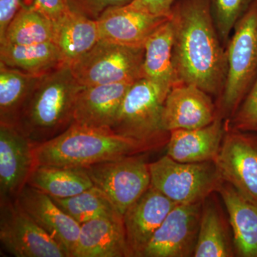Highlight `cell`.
Returning a JSON list of instances; mask_svg holds the SVG:
<instances>
[{"label":"cell","mask_w":257,"mask_h":257,"mask_svg":"<svg viewBox=\"0 0 257 257\" xmlns=\"http://www.w3.org/2000/svg\"><path fill=\"white\" fill-rule=\"evenodd\" d=\"M0 63L33 75L42 76L64 65L53 42L32 45H0Z\"/></svg>","instance_id":"603a6c76"},{"label":"cell","mask_w":257,"mask_h":257,"mask_svg":"<svg viewBox=\"0 0 257 257\" xmlns=\"http://www.w3.org/2000/svg\"><path fill=\"white\" fill-rule=\"evenodd\" d=\"M30 6L53 23L72 11L69 0H32Z\"/></svg>","instance_id":"d6a6232c"},{"label":"cell","mask_w":257,"mask_h":257,"mask_svg":"<svg viewBox=\"0 0 257 257\" xmlns=\"http://www.w3.org/2000/svg\"><path fill=\"white\" fill-rule=\"evenodd\" d=\"M234 124L239 131L257 133V77L236 111Z\"/></svg>","instance_id":"f546056e"},{"label":"cell","mask_w":257,"mask_h":257,"mask_svg":"<svg viewBox=\"0 0 257 257\" xmlns=\"http://www.w3.org/2000/svg\"><path fill=\"white\" fill-rule=\"evenodd\" d=\"M167 155L174 160L187 163L215 161L224 137L220 119L195 130H177L170 132Z\"/></svg>","instance_id":"d6986e66"},{"label":"cell","mask_w":257,"mask_h":257,"mask_svg":"<svg viewBox=\"0 0 257 257\" xmlns=\"http://www.w3.org/2000/svg\"><path fill=\"white\" fill-rule=\"evenodd\" d=\"M223 182L257 203V144L239 133L224 135L215 161Z\"/></svg>","instance_id":"8fae6325"},{"label":"cell","mask_w":257,"mask_h":257,"mask_svg":"<svg viewBox=\"0 0 257 257\" xmlns=\"http://www.w3.org/2000/svg\"><path fill=\"white\" fill-rule=\"evenodd\" d=\"M177 204L150 185L128 208L123 222L132 256H141L155 231Z\"/></svg>","instance_id":"9a60e30c"},{"label":"cell","mask_w":257,"mask_h":257,"mask_svg":"<svg viewBox=\"0 0 257 257\" xmlns=\"http://www.w3.org/2000/svg\"><path fill=\"white\" fill-rule=\"evenodd\" d=\"M41 77L0 63V124L17 127L23 106Z\"/></svg>","instance_id":"d4e9b609"},{"label":"cell","mask_w":257,"mask_h":257,"mask_svg":"<svg viewBox=\"0 0 257 257\" xmlns=\"http://www.w3.org/2000/svg\"><path fill=\"white\" fill-rule=\"evenodd\" d=\"M170 18L145 14L124 5L109 8L96 22L100 41L145 48L152 34Z\"/></svg>","instance_id":"2e32d148"},{"label":"cell","mask_w":257,"mask_h":257,"mask_svg":"<svg viewBox=\"0 0 257 257\" xmlns=\"http://www.w3.org/2000/svg\"><path fill=\"white\" fill-rule=\"evenodd\" d=\"M53 40L54 23L30 5L23 3L0 45H27Z\"/></svg>","instance_id":"4316f807"},{"label":"cell","mask_w":257,"mask_h":257,"mask_svg":"<svg viewBox=\"0 0 257 257\" xmlns=\"http://www.w3.org/2000/svg\"><path fill=\"white\" fill-rule=\"evenodd\" d=\"M172 62L177 83L192 84L207 94L222 92L226 52L219 42L207 0H187L172 10Z\"/></svg>","instance_id":"6da1fadb"},{"label":"cell","mask_w":257,"mask_h":257,"mask_svg":"<svg viewBox=\"0 0 257 257\" xmlns=\"http://www.w3.org/2000/svg\"><path fill=\"white\" fill-rule=\"evenodd\" d=\"M150 170L151 186L177 204L204 202L223 182L213 161L187 163L166 155Z\"/></svg>","instance_id":"5b68a950"},{"label":"cell","mask_w":257,"mask_h":257,"mask_svg":"<svg viewBox=\"0 0 257 257\" xmlns=\"http://www.w3.org/2000/svg\"><path fill=\"white\" fill-rule=\"evenodd\" d=\"M123 217H100L80 225L72 257H131Z\"/></svg>","instance_id":"ac0fdd59"},{"label":"cell","mask_w":257,"mask_h":257,"mask_svg":"<svg viewBox=\"0 0 257 257\" xmlns=\"http://www.w3.org/2000/svg\"><path fill=\"white\" fill-rule=\"evenodd\" d=\"M133 83L83 87L76 99L74 124L111 130L128 88Z\"/></svg>","instance_id":"e0dca14e"},{"label":"cell","mask_w":257,"mask_h":257,"mask_svg":"<svg viewBox=\"0 0 257 257\" xmlns=\"http://www.w3.org/2000/svg\"><path fill=\"white\" fill-rule=\"evenodd\" d=\"M203 202L177 204L155 231L140 257L194 256Z\"/></svg>","instance_id":"30bf717a"},{"label":"cell","mask_w":257,"mask_h":257,"mask_svg":"<svg viewBox=\"0 0 257 257\" xmlns=\"http://www.w3.org/2000/svg\"><path fill=\"white\" fill-rule=\"evenodd\" d=\"M23 210L72 257L80 224L62 211L50 196L27 184L15 199Z\"/></svg>","instance_id":"5bb4252c"},{"label":"cell","mask_w":257,"mask_h":257,"mask_svg":"<svg viewBox=\"0 0 257 257\" xmlns=\"http://www.w3.org/2000/svg\"><path fill=\"white\" fill-rule=\"evenodd\" d=\"M169 92L155 83L141 78L128 88L111 131L157 147L166 133L162 113Z\"/></svg>","instance_id":"277c9868"},{"label":"cell","mask_w":257,"mask_h":257,"mask_svg":"<svg viewBox=\"0 0 257 257\" xmlns=\"http://www.w3.org/2000/svg\"><path fill=\"white\" fill-rule=\"evenodd\" d=\"M82 87L69 66L42 76L23 106L17 127L34 145L57 138L74 124L76 99Z\"/></svg>","instance_id":"7a4b0ae2"},{"label":"cell","mask_w":257,"mask_h":257,"mask_svg":"<svg viewBox=\"0 0 257 257\" xmlns=\"http://www.w3.org/2000/svg\"><path fill=\"white\" fill-rule=\"evenodd\" d=\"M175 0H133L125 5L128 9L152 16L171 18Z\"/></svg>","instance_id":"1f68e13d"},{"label":"cell","mask_w":257,"mask_h":257,"mask_svg":"<svg viewBox=\"0 0 257 257\" xmlns=\"http://www.w3.org/2000/svg\"><path fill=\"white\" fill-rule=\"evenodd\" d=\"M155 147L110 130L74 124L57 138L35 145L36 166L85 169L104 161L138 155Z\"/></svg>","instance_id":"3957f363"},{"label":"cell","mask_w":257,"mask_h":257,"mask_svg":"<svg viewBox=\"0 0 257 257\" xmlns=\"http://www.w3.org/2000/svg\"><path fill=\"white\" fill-rule=\"evenodd\" d=\"M254 0H213L216 28L224 40Z\"/></svg>","instance_id":"f1b7e54d"},{"label":"cell","mask_w":257,"mask_h":257,"mask_svg":"<svg viewBox=\"0 0 257 257\" xmlns=\"http://www.w3.org/2000/svg\"><path fill=\"white\" fill-rule=\"evenodd\" d=\"M52 199L80 225L97 218L123 217L106 194L95 186L71 197Z\"/></svg>","instance_id":"83f0119b"},{"label":"cell","mask_w":257,"mask_h":257,"mask_svg":"<svg viewBox=\"0 0 257 257\" xmlns=\"http://www.w3.org/2000/svg\"><path fill=\"white\" fill-rule=\"evenodd\" d=\"M232 244L226 224L215 204L208 198L203 202L199 234L194 256L231 257Z\"/></svg>","instance_id":"484cf974"},{"label":"cell","mask_w":257,"mask_h":257,"mask_svg":"<svg viewBox=\"0 0 257 257\" xmlns=\"http://www.w3.org/2000/svg\"><path fill=\"white\" fill-rule=\"evenodd\" d=\"M133 0H69L71 9L93 19L98 20L109 8L124 6Z\"/></svg>","instance_id":"4dcf8cb0"},{"label":"cell","mask_w":257,"mask_h":257,"mask_svg":"<svg viewBox=\"0 0 257 257\" xmlns=\"http://www.w3.org/2000/svg\"><path fill=\"white\" fill-rule=\"evenodd\" d=\"M215 119V108L207 92L184 83H177L171 88L162 113L166 133L204 127Z\"/></svg>","instance_id":"4fadbf2b"},{"label":"cell","mask_w":257,"mask_h":257,"mask_svg":"<svg viewBox=\"0 0 257 257\" xmlns=\"http://www.w3.org/2000/svg\"><path fill=\"white\" fill-rule=\"evenodd\" d=\"M100 41L97 22L72 11L54 23L53 42L64 65L70 67Z\"/></svg>","instance_id":"44dd1931"},{"label":"cell","mask_w":257,"mask_h":257,"mask_svg":"<svg viewBox=\"0 0 257 257\" xmlns=\"http://www.w3.org/2000/svg\"><path fill=\"white\" fill-rule=\"evenodd\" d=\"M139 155L104 161L85 168L94 186L106 194L122 216L151 185L150 164Z\"/></svg>","instance_id":"ba28073f"},{"label":"cell","mask_w":257,"mask_h":257,"mask_svg":"<svg viewBox=\"0 0 257 257\" xmlns=\"http://www.w3.org/2000/svg\"><path fill=\"white\" fill-rule=\"evenodd\" d=\"M0 243L2 249L15 257H69L15 199H0Z\"/></svg>","instance_id":"9c48e42d"},{"label":"cell","mask_w":257,"mask_h":257,"mask_svg":"<svg viewBox=\"0 0 257 257\" xmlns=\"http://www.w3.org/2000/svg\"><path fill=\"white\" fill-rule=\"evenodd\" d=\"M173 44L174 28L170 18L152 34L145 45L143 78L155 83L167 92L177 83L172 62Z\"/></svg>","instance_id":"7402d4cb"},{"label":"cell","mask_w":257,"mask_h":257,"mask_svg":"<svg viewBox=\"0 0 257 257\" xmlns=\"http://www.w3.org/2000/svg\"><path fill=\"white\" fill-rule=\"evenodd\" d=\"M28 185L52 198H68L94 186L85 169L36 166Z\"/></svg>","instance_id":"cb8c5ba5"},{"label":"cell","mask_w":257,"mask_h":257,"mask_svg":"<svg viewBox=\"0 0 257 257\" xmlns=\"http://www.w3.org/2000/svg\"><path fill=\"white\" fill-rule=\"evenodd\" d=\"M217 192L229 215L235 252L241 257H257V203L225 182Z\"/></svg>","instance_id":"ffe728a7"},{"label":"cell","mask_w":257,"mask_h":257,"mask_svg":"<svg viewBox=\"0 0 257 257\" xmlns=\"http://www.w3.org/2000/svg\"><path fill=\"white\" fill-rule=\"evenodd\" d=\"M35 145L16 126L0 124V199H15L36 167Z\"/></svg>","instance_id":"7c38bea8"},{"label":"cell","mask_w":257,"mask_h":257,"mask_svg":"<svg viewBox=\"0 0 257 257\" xmlns=\"http://www.w3.org/2000/svg\"><path fill=\"white\" fill-rule=\"evenodd\" d=\"M226 55L222 106L231 112L237 109L257 77V0L235 25Z\"/></svg>","instance_id":"8992f818"},{"label":"cell","mask_w":257,"mask_h":257,"mask_svg":"<svg viewBox=\"0 0 257 257\" xmlns=\"http://www.w3.org/2000/svg\"><path fill=\"white\" fill-rule=\"evenodd\" d=\"M23 5L22 0H0V43L4 40L10 23Z\"/></svg>","instance_id":"836d02e7"},{"label":"cell","mask_w":257,"mask_h":257,"mask_svg":"<svg viewBox=\"0 0 257 257\" xmlns=\"http://www.w3.org/2000/svg\"><path fill=\"white\" fill-rule=\"evenodd\" d=\"M144 57L145 48L99 41L70 68L83 87L134 83L143 78Z\"/></svg>","instance_id":"52a82bcc"}]
</instances>
